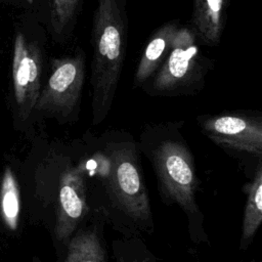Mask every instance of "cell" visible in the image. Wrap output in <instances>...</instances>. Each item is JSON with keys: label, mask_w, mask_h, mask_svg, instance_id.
<instances>
[{"label": "cell", "mask_w": 262, "mask_h": 262, "mask_svg": "<svg viewBox=\"0 0 262 262\" xmlns=\"http://www.w3.org/2000/svg\"><path fill=\"white\" fill-rule=\"evenodd\" d=\"M228 0H193L192 31L205 43H219Z\"/></svg>", "instance_id": "12"}, {"label": "cell", "mask_w": 262, "mask_h": 262, "mask_svg": "<svg viewBox=\"0 0 262 262\" xmlns=\"http://www.w3.org/2000/svg\"><path fill=\"white\" fill-rule=\"evenodd\" d=\"M79 0H51L50 23L55 36H64L72 27Z\"/></svg>", "instance_id": "15"}, {"label": "cell", "mask_w": 262, "mask_h": 262, "mask_svg": "<svg viewBox=\"0 0 262 262\" xmlns=\"http://www.w3.org/2000/svg\"><path fill=\"white\" fill-rule=\"evenodd\" d=\"M178 29L175 23H169L154 33L144 48L135 72L134 85L136 87L142 86L163 63Z\"/></svg>", "instance_id": "10"}, {"label": "cell", "mask_w": 262, "mask_h": 262, "mask_svg": "<svg viewBox=\"0 0 262 262\" xmlns=\"http://www.w3.org/2000/svg\"><path fill=\"white\" fill-rule=\"evenodd\" d=\"M42 56L37 43L28 41L23 33L14 39L12 56L13 93L17 118L25 122L34 113L41 91Z\"/></svg>", "instance_id": "8"}, {"label": "cell", "mask_w": 262, "mask_h": 262, "mask_svg": "<svg viewBox=\"0 0 262 262\" xmlns=\"http://www.w3.org/2000/svg\"><path fill=\"white\" fill-rule=\"evenodd\" d=\"M21 212L20 190L14 172L6 167L0 184V215L6 227L15 231L18 228Z\"/></svg>", "instance_id": "13"}, {"label": "cell", "mask_w": 262, "mask_h": 262, "mask_svg": "<svg viewBox=\"0 0 262 262\" xmlns=\"http://www.w3.org/2000/svg\"><path fill=\"white\" fill-rule=\"evenodd\" d=\"M202 133L223 149L262 159V115L229 112L196 118Z\"/></svg>", "instance_id": "7"}, {"label": "cell", "mask_w": 262, "mask_h": 262, "mask_svg": "<svg viewBox=\"0 0 262 262\" xmlns=\"http://www.w3.org/2000/svg\"><path fill=\"white\" fill-rule=\"evenodd\" d=\"M251 262H259V261H257V260H254V259H253V260H251Z\"/></svg>", "instance_id": "17"}, {"label": "cell", "mask_w": 262, "mask_h": 262, "mask_svg": "<svg viewBox=\"0 0 262 262\" xmlns=\"http://www.w3.org/2000/svg\"><path fill=\"white\" fill-rule=\"evenodd\" d=\"M105 226L101 216L90 213L57 252L59 262H110Z\"/></svg>", "instance_id": "9"}, {"label": "cell", "mask_w": 262, "mask_h": 262, "mask_svg": "<svg viewBox=\"0 0 262 262\" xmlns=\"http://www.w3.org/2000/svg\"><path fill=\"white\" fill-rule=\"evenodd\" d=\"M126 37V0H97L90 80L93 126L100 125L112 108L123 68Z\"/></svg>", "instance_id": "4"}, {"label": "cell", "mask_w": 262, "mask_h": 262, "mask_svg": "<svg viewBox=\"0 0 262 262\" xmlns=\"http://www.w3.org/2000/svg\"><path fill=\"white\" fill-rule=\"evenodd\" d=\"M51 74L41 89L34 112L55 119L60 124L78 121L85 81V55H75L52 61Z\"/></svg>", "instance_id": "6"}, {"label": "cell", "mask_w": 262, "mask_h": 262, "mask_svg": "<svg viewBox=\"0 0 262 262\" xmlns=\"http://www.w3.org/2000/svg\"><path fill=\"white\" fill-rule=\"evenodd\" d=\"M36 194L58 252L91 213L73 140L53 141L47 145L36 172Z\"/></svg>", "instance_id": "3"}, {"label": "cell", "mask_w": 262, "mask_h": 262, "mask_svg": "<svg viewBox=\"0 0 262 262\" xmlns=\"http://www.w3.org/2000/svg\"><path fill=\"white\" fill-rule=\"evenodd\" d=\"M112 252L116 262H158L142 237H118L112 242Z\"/></svg>", "instance_id": "14"}, {"label": "cell", "mask_w": 262, "mask_h": 262, "mask_svg": "<svg viewBox=\"0 0 262 262\" xmlns=\"http://www.w3.org/2000/svg\"><path fill=\"white\" fill-rule=\"evenodd\" d=\"M183 121L147 124L137 141L140 154L150 163L160 198L185 215L193 244L209 245L205 215L199 205L200 179L193 154L182 134Z\"/></svg>", "instance_id": "2"}, {"label": "cell", "mask_w": 262, "mask_h": 262, "mask_svg": "<svg viewBox=\"0 0 262 262\" xmlns=\"http://www.w3.org/2000/svg\"><path fill=\"white\" fill-rule=\"evenodd\" d=\"M83 170L91 213L125 237L155 231L141 154L133 135L123 129L85 131L73 139Z\"/></svg>", "instance_id": "1"}, {"label": "cell", "mask_w": 262, "mask_h": 262, "mask_svg": "<svg viewBox=\"0 0 262 262\" xmlns=\"http://www.w3.org/2000/svg\"><path fill=\"white\" fill-rule=\"evenodd\" d=\"M192 29L179 28L171 49L156 71L148 92L152 95L176 96L191 94L203 86L205 61Z\"/></svg>", "instance_id": "5"}, {"label": "cell", "mask_w": 262, "mask_h": 262, "mask_svg": "<svg viewBox=\"0 0 262 262\" xmlns=\"http://www.w3.org/2000/svg\"><path fill=\"white\" fill-rule=\"evenodd\" d=\"M27 1H28V3H30V4H31V3H33V1H34V0H27Z\"/></svg>", "instance_id": "16"}, {"label": "cell", "mask_w": 262, "mask_h": 262, "mask_svg": "<svg viewBox=\"0 0 262 262\" xmlns=\"http://www.w3.org/2000/svg\"><path fill=\"white\" fill-rule=\"evenodd\" d=\"M244 191L246 203L239 239L241 251L248 250L262 221V160L256 163L251 180L244 185Z\"/></svg>", "instance_id": "11"}]
</instances>
